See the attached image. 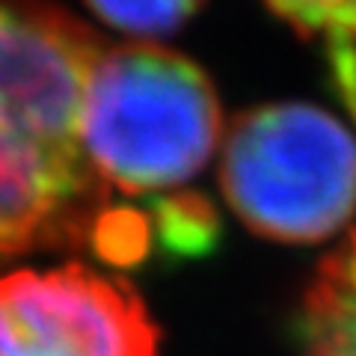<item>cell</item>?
Segmentation results:
<instances>
[{
	"label": "cell",
	"instance_id": "obj_1",
	"mask_svg": "<svg viewBox=\"0 0 356 356\" xmlns=\"http://www.w3.org/2000/svg\"><path fill=\"white\" fill-rule=\"evenodd\" d=\"M98 36L51 0H0V261L92 243L110 187L81 146Z\"/></svg>",
	"mask_w": 356,
	"mask_h": 356
},
{
	"label": "cell",
	"instance_id": "obj_2",
	"mask_svg": "<svg viewBox=\"0 0 356 356\" xmlns=\"http://www.w3.org/2000/svg\"><path fill=\"white\" fill-rule=\"evenodd\" d=\"M220 143V98L193 60L146 42L98 57L83 98L81 146L107 187L175 191L202 172Z\"/></svg>",
	"mask_w": 356,
	"mask_h": 356
},
{
	"label": "cell",
	"instance_id": "obj_3",
	"mask_svg": "<svg viewBox=\"0 0 356 356\" xmlns=\"http://www.w3.org/2000/svg\"><path fill=\"white\" fill-rule=\"evenodd\" d=\"M220 187L255 235L327 241L356 214V137L315 104L252 107L222 137Z\"/></svg>",
	"mask_w": 356,
	"mask_h": 356
},
{
	"label": "cell",
	"instance_id": "obj_4",
	"mask_svg": "<svg viewBox=\"0 0 356 356\" xmlns=\"http://www.w3.org/2000/svg\"><path fill=\"white\" fill-rule=\"evenodd\" d=\"M0 356H158L137 291L83 264L0 276Z\"/></svg>",
	"mask_w": 356,
	"mask_h": 356
},
{
	"label": "cell",
	"instance_id": "obj_5",
	"mask_svg": "<svg viewBox=\"0 0 356 356\" xmlns=\"http://www.w3.org/2000/svg\"><path fill=\"white\" fill-rule=\"evenodd\" d=\"M297 336L303 356H356V232L312 276Z\"/></svg>",
	"mask_w": 356,
	"mask_h": 356
},
{
	"label": "cell",
	"instance_id": "obj_6",
	"mask_svg": "<svg viewBox=\"0 0 356 356\" xmlns=\"http://www.w3.org/2000/svg\"><path fill=\"white\" fill-rule=\"evenodd\" d=\"M152 241L175 259H196L217 243V214L202 196L172 193L152 202Z\"/></svg>",
	"mask_w": 356,
	"mask_h": 356
},
{
	"label": "cell",
	"instance_id": "obj_7",
	"mask_svg": "<svg viewBox=\"0 0 356 356\" xmlns=\"http://www.w3.org/2000/svg\"><path fill=\"white\" fill-rule=\"evenodd\" d=\"M102 24L137 39L170 36L191 18L202 0H86Z\"/></svg>",
	"mask_w": 356,
	"mask_h": 356
},
{
	"label": "cell",
	"instance_id": "obj_8",
	"mask_svg": "<svg viewBox=\"0 0 356 356\" xmlns=\"http://www.w3.org/2000/svg\"><path fill=\"white\" fill-rule=\"evenodd\" d=\"M285 24H291L303 39H318L327 44L330 63L339 54V21H341V0H264Z\"/></svg>",
	"mask_w": 356,
	"mask_h": 356
},
{
	"label": "cell",
	"instance_id": "obj_9",
	"mask_svg": "<svg viewBox=\"0 0 356 356\" xmlns=\"http://www.w3.org/2000/svg\"><path fill=\"white\" fill-rule=\"evenodd\" d=\"M339 54L332 60V77L339 86V98L356 116V0H341V21H339Z\"/></svg>",
	"mask_w": 356,
	"mask_h": 356
}]
</instances>
